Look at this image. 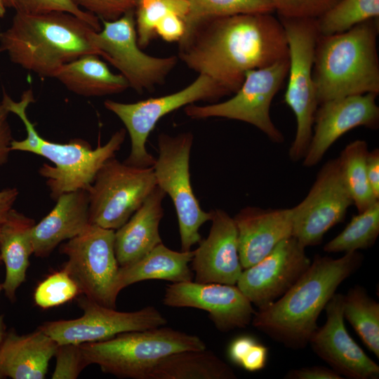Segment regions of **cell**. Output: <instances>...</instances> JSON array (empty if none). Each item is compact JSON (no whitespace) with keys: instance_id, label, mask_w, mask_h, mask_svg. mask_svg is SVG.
Returning <instances> with one entry per match:
<instances>
[{"instance_id":"1","label":"cell","mask_w":379,"mask_h":379,"mask_svg":"<svg viewBox=\"0 0 379 379\" xmlns=\"http://www.w3.org/2000/svg\"><path fill=\"white\" fill-rule=\"evenodd\" d=\"M178 44V60L230 94L247 72L288 58L285 30L272 13L203 19L189 27Z\"/></svg>"},{"instance_id":"2","label":"cell","mask_w":379,"mask_h":379,"mask_svg":"<svg viewBox=\"0 0 379 379\" xmlns=\"http://www.w3.org/2000/svg\"><path fill=\"white\" fill-rule=\"evenodd\" d=\"M358 251L339 258L317 255L305 272L278 300L255 312L251 324L285 347L304 349L317 319L338 286L361 265Z\"/></svg>"},{"instance_id":"3","label":"cell","mask_w":379,"mask_h":379,"mask_svg":"<svg viewBox=\"0 0 379 379\" xmlns=\"http://www.w3.org/2000/svg\"><path fill=\"white\" fill-rule=\"evenodd\" d=\"M93 30L67 12L15 11L10 27L0 32V52L26 70L53 78L66 63L87 54L98 55L89 38Z\"/></svg>"},{"instance_id":"4","label":"cell","mask_w":379,"mask_h":379,"mask_svg":"<svg viewBox=\"0 0 379 379\" xmlns=\"http://www.w3.org/2000/svg\"><path fill=\"white\" fill-rule=\"evenodd\" d=\"M1 101L10 113L22 120L27 132L23 140H12L11 151L35 154L53 164H44L39 173L46 179L50 196L55 201L67 192L88 191L98 171L108 159L115 157L126 138V130L122 128L114 132L107 143L95 149L81 138H73L67 143L51 142L39 135L27 117V107L35 102L32 89L23 92L19 102L13 100L4 91Z\"/></svg>"},{"instance_id":"5","label":"cell","mask_w":379,"mask_h":379,"mask_svg":"<svg viewBox=\"0 0 379 379\" xmlns=\"http://www.w3.org/2000/svg\"><path fill=\"white\" fill-rule=\"evenodd\" d=\"M378 18L329 35H318L312 76L318 104L367 93H379Z\"/></svg>"},{"instance_id":"6","label":"cell","mask_w":379,"mask_h":379,"mask_svg":"<svg viewBox=\"0 0 379 379\" xmlns=\"http://www.w3.org/2000/svg\"><path fill=\"white\" fill-rule=\"evenodd\" d=\"M89 365L119 378L149 379L155 366L175 352L206 348L197 335L164 326L80 344Z\"/></svg>"},{"instance_id":"7","label":"cell","mask_w":379,"mask_h":379,"mask_svg":"<svg viewBox=\"0 0 379 379\" xmlns=\"http://www.w3.org/2000/svg\"><path fill=\"white\" fill-rule=\"evenodd\" d=\"M285 30L289 67L284 102L293 112L296 131L288 151L292 161L302 160L310 145L319 106L312 76L314 55L319 35L316 19L278 16Z\"/></svg>"},{"instance_id":"8","label":"cell","mask_w":379,"mask_h":379,"mask_svg":"<svg viewBox=\"0 0 379 379\" xmlns=\"http://www.w3.org/2000/svg\"><path fill=\"white\" fill-rule=\"evenodd\" d=\"M229 95L230 92L215 80L199 74L190 84L175 93L133 103L106 100L104 106L120 119L130 136L131 152L124 162L133 166L151 167L156 159L147 152L145 145L160 119L196 102H215Z\"/></svg>"},{"instance_id":"9","label":"cell","mask_w":379,"mask_h":379,"mask_svg":"<svg viewBox=\"0 0 379 379\" xmlns=\"http://www.w3.org/2000/svg\"><path fill=\"white\" fill-rule=\"evenodd\" d=\"M194 136L191 132L175 136L158 135L159 156L153 165L157 185L168 194L176 211L181 251L201 240L200 227L212 218V211L201 209L190 182V158Z\"/></svg>"},{"instance_id":"10","label":"cell","mask_w":379,"mask_h":379,"mask_svg":"<svg viewBox=\"0 0 379 379\" xmlns=\"http://www.w3.org/2000/svg\"><path fill=\"white\" fill-rule=\"evenodd\" d=\"M102 23V29L91 32V42L98 55L120 72L130 88L142 94L164 83L178 58L154 57L142 51L137 40L134 8L117 20Z\"/></svg>"},{"instance_id":"11","label":"cell","mask_w":379,"mask_h":379,"mask_svg":"<svg viewBox=\"0 0 379 379\" xmlns=\"http://www.w3.org/2000/svg\"><path fill=\"white\" fill-rule=\"evenodd\" d=\"M288 67L286 58L250 70L231 98L206 105L191 104L185 107V113L193 119L222 117L244 121L258 128L272 142L281 143L284 137L271 119L270 106L287 77Z\"/></svg>"},{"instance_id":"12","label":"cell","mask_w":379,"mask_h":379,"mask_svg":"<svg viewBox=\"0 0 379 379\" xmlns=\"http://www.w3.org/2000/svg\"><path fill=\"white\" fill-rule=\"evenodd\" d=\"M114 232L91 224L60 248V252L67 257L62 269L75 281L80 294L112 308H116L119 293Z\"/></svg>"},{"instance_id":"13","label":"cell","mask_w":379,"mask_h":379,"mask_svg":"<svg viewBox=\"0 0 379 379\" xmlns=\"http://www.w3.org/2000/svg\"><path fill=\"white\" fill-rule=\"evenodd\" d=\"M157 186L153 167H138L108 159L90 189L89 221L117 230L140 207Z\"/></svg>"},{"instance_id":"14","label":"cell","mask_w":379,"mask_h":379,"mask_svg":"<svg viewBox=\"0 0 379 379\" xmlns=\"http://www.w3.org/2000/svg\"><path fill=\"white\" fill-rule=\"evenodd\" d=\"M81 317L46 321L38 328L58 344H81L111 338L117 334L165 326L166 319L153 306L134 312H120L81 294L77 298Z\"/></svg>"},{"instance_id":"15","label":"cell","mask_w":379,"mask_h":379,"mask_svg":"<svg viewBox=\"0 0 379 379\" xmlns=\"http://www.w3.org/2000/svg\"><path fill=\"white\" fill-rule=\"evenodd\" d=\"M353 204L338 159L325 163L306 197L293 211V237L303 246H317L333 226L343 222Z\"/></svg>"},{"instance_id":"16","label":"cell","mask_w":379,"mask_h":379,"mask_svg":"<svg viewBox=\"0 0 379 379\" xmlns=\"http://www.w3.org/2000/svg\"><path fill=\"white\" fill-rule=\"evenodd\" d=\"M311 262L305 247L291 237L279 242L259 262L243 270L236 285L252 305L262 310L281 297Z\"/></svg>"},{"instance_id":"17","label":"cell","mask_w":379,"mask_h":379,"mask_svg":"<svg viewBox=\"0 0 379 379\" xmlns=\"http://www.w3.org/2000/svg\"><path fill=\"white\" fill-rule=\"evenodd\" d=\"M163 303L202 310L220 332L248 326L255 311L237 285L185 281L166 286Z\"/></svg>"},{"instance_id":"18","label":"cell","mask_w":379,"mask_h":379,"mask_svg":"<svg viewBox=\"0 0 379 379\" xmlns=\"http://www.w3.org/2000/svg\"><path fill=\"white\" fill-rule=\"evenodd\" d=\"M378 94L367 93L332 99L319 105L312 135L302 165L319 163L331 145L343 135L359 126L375 130L379 126Z\"/></svg>"},{"instance_id":"19","label":"cell","mask_w":379,"mask_h":379,"mask_svg":"<svg viewBox=\"0 0 379 379\" xmlns=\"http://www.w3.org/2000/svg\"><path fill=\"white\" fill-rule=\"evenodd\" d=\"M343 295L335 293L325 307L326 321L311 335L312 350L342 377L378 379L379 366L348 333L343 312Z\"/></svg>"},{"instance_id":"20","label":"cell","mask_w":379,"mask_h":379,"mask_svg":"<svg viewBox=\"0 0 379 379\" xmlns=\"http://www.w3.org/2000/svg\"><path fill=\"white\" fill-rule=\"evenodd\" d=\"M211 221L209 234L199 241L191 261L195 281L236 285L243 271L236 224L219 208L212 210Z\"/></svg>"},{"instance_id":"21","label":"cell","mask_w":379,"mask_h":379,"mask_svg":"<svg viewBox=\"0 0 379 379\" xmlns=\"http://www.w3.org/2000/svg\"><path fill=\"white\" fill-rule=\"evenodd\" d=\"M233 219L243 270L259 262L281 241L293 237L292 208L246 206Z\"/></svg>"},{"instance_id":"22","label":"cell","mask_w":379,"mask_h":379,"mask_svg":"<svg viewBox=\"0 0 379 379\" xmlns=\"http://www.w3.org/2000/svg\"><path fill=\"white\" fill-rule=\"evenodd\" d=\"M90 225L88 191L62 194L49 213L32 227L33 254L48 256L60 243L77 237Z\"/></svg>"},{"instance_id":"23","label":"cell","mask_w":379,"mask_h":379,"mask_svg":"<svg viewBox=\"0 0 379 379\" xmlns=\"http://www.w3.org/2000/svg\"><path fill=\"white\" fill-rule=\"evenodd\" d=\"M166 193L157 185L128 221L114 232V251L119 267L133 263L162 243L159 226Z\"/></svg>"},{"instance_id":"24","label":"cell","mask_w":379,"mask_h":379,"mask_svg":"<svg viewBox=\"0 0 379 379\" xmlns=\"http://www.w3.org/2000/svg\"><path fill=\"white\" fill-rule=\"evenodd\" d=\"M58 345L38 328L26 335L6 333L0 345V378L44 379Z\"/></svg>"},{"instance_id":"25","label":"cell","mask_w":379,"mask_h":379,"mask_svg":"<svg viewBox=\"0 0 379 379\" xmlns=\"http://www.w3.org/2000/svg\"><path fill=\"white\" fill-rule=\"evenodd\" d=\"M34 225V219L13 208L0 230V255L6 267L1 286L12 302L16 290L26 279L29 257L34 253L31 232Z\"/></svg>"},{"instance_id":"26","label":"cell","mask_w":379,"mask_h":379,"mask_svg":"<svg viewBox=\"0 0 379 379\" xmlns=\"http://www.w3.org/2000/svg\"><path fill=\"white\" fill-rule=\"evenodd\" d=\"M194 251H175L159 244L140 259L119 267L117 289L145 280L159 279L172 283L192 281L194 273L190 267Z\"/></svg>"},{"instance_id":"27","label":"cell","mask_w":379,"mask_h":379,"mask_svg":"<svg viewBox=\"0 0 379 379\" xmlns=\"http://www.w3.org/2000/svg\"><path fill=\"white\" fill-rule=\"evenodd\" d=\"M95 54L81 56L60 67L53 75L69 91L84 97L122 93L130 88L121 74H114Z\"/></svg>"},{"instance_id":"28","label":"cell","mask_w":379,"mask_h":379,"mask_svg":"<svg viewBox=\"0 0 379 379\" xmlns=\"http://www.w3.org/2000/svg\"><path fill=\"white\" fill-rule=\"evenodd\" d=\"M235 378L232 367L206 348L171 354L161 360L149 376V379Z\"/></svg>"},{"instance_id":"29","label":"cell","mask_w":379,"mask_h":379,"mask_svg":"<svg viewBox=\"0 0 379 379\" xmlns=\"http://www.w3.org/2000/svg\"><path fill=\"white\" fill-rule=\"evenodd\" d=\"M343 312L366 347L379 358V303L361 286L343 295Z\"/></svg>"},{"instance_id":"30","label":"cell","mask_w":379,"mask_h":379,"mask_svg":"<svg viewBox=\"0 0 379 379\" xmlns=\"http://www.w3.org/2000/svg\"><path fill=\"white\" fill-rule=\"evenodd\" d=\"M368 152L366 141L358 139L347 144L338 157L343 179L358 213L379 201L367 177Z\"/></svg>"},{"instance_id":"31","label":"cell","mask_w":379,"mask_h":379,"mask_svg":"<svg viewBox=\"0 0 379 379\" xmlns=\"http://www.w3.org/2000/svg\"><path fill=\"white\" fill-rule=\"evenodd\" d=\"M379 234V201L353 215L344 230L324 246L326 253H349L372 247Z\"/></svg>"},{"instance_id":"32","label":"cell","mask_w":379,"mask_h":379,"mask_svg":"<svg viewBox=\"0 0 379 379\" xmlns=\"http://www.w3.org/2000/svg\"><path fill=\"white\" fill-rule=\"evenodd\" d=\"M378 17L379 0H340L316 22L319 34L329 35Z\"/></svg>"},{"instance_id":"33","label":"cell","mask_w":379,"mask_h":379,"mask_svg":"<svg viewBox=\"0 0 379 379\" xmlns=\"http://www.w3.org/2000/svg\"><path fill=\"white\" fill-rule=\"evenodd\" d=\"M187 0H139L135 5V20L138 44L145 48L157 36L155 29L158 22L170 13L185 19L189 13Z\"/></svg>"},{"instance_id":"34","label":"cell","mask_w":379,"mask_h":379,"mask_svg":"<svg viewBox=\"0 0 379 379\" xmlns=\"http://www.w3.org/2000/svg\"><path fill=\"white\" fill-rule=\"evenodd\" d=\"M189 13L186 29L206 18H222L243 13H273L272 0H187Z\"/></svg>"},{"instance_id":"35","label":"cell","mask_w":379,"mask_h":379,"mask_svg":"<svg viewBox=\"0 0 379 379\" xmlns=\"http://www.w3.org/2000/svg\"><path fill=\"white\" fill-rule=\"evenodd\" d=\"M79 294L78 286L62 269L50 274L39 284L34 300L39 307L48 309L66 303Z\"/></svg>"},{"instance_id":"36","label":"cell","mask_w":379,"mask_h":379,"mask_svg":"<svg viewBox=\"0 0 379 379\" xmlns=\"http://www.w3.org/2000/svg\"><path fill=\"white\" fill-rule=\"evenodd\" d=\"M13 8L15 11L30 14L67 12L86 22L95 31L102 29L97 16L79 8L72 0H14Z\"/></svg>"},{"instance_id":"37","label":"cell","mask_w":379,"mask_h":379,"mask_svg":"<svg viewBox=\"0 0 379 379\" xmlns=\"http://www.w3.org/2000/svg\"><path fill=\"white\" fill-rule=\"evenodd\" d=\"M54 357L56 363L53 379H76L89 366L80 344H58Z\"/></svg>"},{"instance_id":"38","label":"cell","mask_w":379,"mask_h":379,"mask_svg":"<svg viewBox=\"0 0 379 379\" xmlns=\"http://www.w3.org/2000/svg\"><path fill=\"white\" fill-rule=\"evenodd\" d=\"M340 0H272L278 16L317 19Z\"/></svg>"},{"instance_id":"39","label":"cell","mask_w":379,"mask_h":379,"mask_svg":"<svg viewBox=\"0 0 379 379\" xmlns=\"http://www.w3.org/2000/svg\"><path fill=\"white\" fill-rule=\"evenodd\" d=\"M82 10L101 20L111 21L120 18L126 12L134 8L132 0H72Z\"/></svg>"},{"instance_id":"40","label":"cell","mask_w":379,"mask_h":379,"mask_svg":"<svg viewBox=\"0 0 379 379\" xmlns=\"http://www.w3.org/2000/svg\"><path fill=\"white\" fill-rule=\"evenodd\" d=\"M186 32L185 20L181 16L170 13L162 18L157 25L155 32L157 36L167 42L181 41Z\"/></svg>"},{"instance_id":"41","label":"cell","mask_w":379,"mask_h":379,"mask_svg":"<svg viewBox=\"0 0 379 379\" xmlns=\"http://www.w3.org/2000/svg\"><path fill=\"white\" fill-rule=\"evenodd\" d=\"M268 348L257 341L246 352L239 366L249 372L259 371L266 365Z\"/></svg>"},{"instance_id":"42","label":"cell","mask_w":379,"mask_h":379,"mask_svg":"<svg viewBox=\"0 0 379 379\" xmlns=\"http://www.w3.org/2000/svg\"><path fill=\"white\" fill-rule=\"evenodd\" d=\"M9 111L2 101L0 102V167L8 161L11 144L13 140L8 120Z\"/></svg>"},{"instance_id":"43","label":"cell","mask_w":379,"mask_h":379,"mask_svg":"<svg viewBox=\"0 0 379 379\" xmlns=\"http://www.w3.org/2000/svg\"><path fill=\"white\" fill-rule=\"evenodd\" d=\"M287 379H342L340 374L331 368L313 366L290 370L285 375Z\"/></svg>"},{"instance_id":"44","label":"cell","mask_w":379,"mask_h":379,"mask_svg":"<svg viewBox=\"0 0 379 379\" xmlns=\"http://www.w3.org/2000/svg\"><path fill=\"white\" fill-rule=\"evenodd\" d=\"M258 340L248 335H240L233 339L227 348V357L235 365L239 366L248 350Z\"/></svg>"},{"instance_id":"45","label":"cell","mask_w":379,"mask_h":379,"mask_svg":"<svg viewBox=\"0 0 379 379\" xmlns=\"http://www.w3.org/2000/svg\"><path fill=\"white\" fill-rule=\"evenodd\" d=\"M366 172L373 192L375 197L379 199V149L378 148L368 152Z\"/></svg>"},{"instance_id":"46","label":"cell","mask_w":379,"mask_h":379,"mask_svg":"<svg viewBox=\"0 0 379 379\" xmlns=\"http://www.w3.org/2000/svg\"><path fill=\"white\" fill-rule=\"evenodd\" d=\"M19 192L15 187L0 190V230L7 219L10 211L18 198Z\"/></svg>"},{"instance_id":"47","label":"cell","mask_w":379,"mask_h":379,"mask_svg":"<svg viewBox=\"0 0 379 379\" xmlns=\"http://www.w3.org/2000/svg\"><path fill=\"white\" fill-rule=\"evenodd\" d=\"M6 326L4 321V316L0 315V345L6 335Z\"/></svg>"},{"instance_id":"48","label":"cell","mask_w":379,"mask_h":379,"mask_svg":"<svg viewBox=\"0 0 379 379\" xmlns=\"http://www.w3.org/2000/svg\"><path fill=\"white\" fill-rule=\"evenodd\" d=\"M6 5L4 0H0V18H4L6 14Z\"/></svg>"},{"instance_id":"49","label":"cell","mask_w":379,"mask_h":379,"mask_svg":"<svg viewBox=\"0 0 379 379\" xmlns=\"http://www.w3.org/2000/svg\"><path fill=\"white\" fill-rule=\"evenodd\" d=\"M6 7L14 8V0H4Z\"/></svg>"},{"instance_id":"50","label":"cell","mask_w":379,"mask_h":379,"mask_svg":"<svg viewBox=\"0 0 379 379\" xmlns=\"http://www.w3.org/2000/svg\"><path fill=\"white\" fill-rule=\"evenodd\" d=\"M1 261H2V260H1V255H0V262H1ZM1 290H2V286H1V284H0V292H1Z\"/></svg>"},{"instance_id":"51","label":"cell","mask_w":379,"mask_h":379,"mask_svg":"<svg viewBox=\"0 0 379 379\" xmlns=\"http://www.w3.org/2000/svg\"><path fill=\"white\" fill-rule=\"evenodd\" d=\"M132 1H133V2L134 8H135V4H136L139 0H132Z\"/></svg>"}]
</instances>
